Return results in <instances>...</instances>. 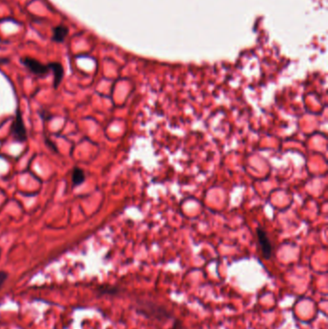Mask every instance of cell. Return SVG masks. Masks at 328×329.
<instances>
[{"instance_id":"cell-3","label":"cell","mask_w":328,"mask_h":329,"mask_svg":"<svg viewBox=\"0 0 328 329\" xmlns=\"http://www.w3.org/2000/svg\"><path fill=\"white\" fill-rule=\"evenodd\" d=\"M21 63L34 75L44 77L48 73L51 72V66L50 63L48 64H42L39 60L31 57H23L21 58Z\"/></svg>"},{"instance_id":"cell-8","label":"cell","mask_w":328,"mask_h":329,"mask_svg":"<svg viewBox=\"0 0 328 329\" xmlns=\"http://www.w3.org/2000/svg\"><path fill=\"white\" fill-rule=\"evenodd\" d=\"M103 294H109V295H117L120 293V288H116V287H106V288H102L100 290Z\"/></svg>"},{"instance_id":"cell-9","label":"cell","mask_w":328,"mask_h":329,"mask_svg":"<svg viewBox=\"0 0 328 329\" xmlns=\"http://www.w3.org/2000/svg\"><path fill=\"white\" fill-rule=\"evenodd\" d=\"M183 329V324L179 319H174L171 327L168 329Z\"/></svg>"},{"instance_id":"cell-2","label":"cell","mask_w":328,"mask_h":329,"mask_svg":"<svg viewBox=\"0 0 328 329\" xmlns=\"http://www.w3.org/2000/svg\"><path fill=\"white\" fill-rule=\"evenodd\" d=\"M10 135L13 137L14 142L19 143V144L25 143L28 138L27 130L25 127L24 121L22 119V113H21V108L19 105L16 108L15 118H14L13 124L10 128Z\"/></svg>"},{"instance_id":"cell-1","label":"cell","mask_w":328,"mask_h":329,"mask_svg":"<svg viewBox=\"0 0 328 329\" xmlns=\"http://www.w3.org/2000/svg\"><path fill=\"white\" fill-rule=\"evenodd\" d=\"M136 311L138 314L144 316L147 320L165 323L170 320H174L173 313L157 302L149 299H141L137 302Z\"/></svg>"},{"instance_id":"cell-6","label":"cell","mask_w":328,"mask_h":329,"mask_svg":"<svg viewBox=\"0 0 328 329\" xmlns=\"http://www.w3.org/2000/svg\"><path fill=\"white\" fill-rule=\"evenodd\" d=\"M85 181H86L85 170L79 166H74L73 169L71 170V187H72V189L82 185L85 183Z\"/></svg>"},{"instance_id":"cell-11","label":"cell","mask_w":328,"mask_h":329,"mask_svg":"<svg viewBox=\"0 0 328 329\" xmlns=\"http://www.w3.org/2000/svg\"><path fill=\"white\" fill-rule=\"evenodd\" d=\"M0 255H1V248H0Z\"/></svg>"},{"instance_id":"cell-5","label":"cell","mask_w":328,"mask_h":329,"mask_svg":"<svg viewBox=\"0 0 328 329\" xmlns=\"http://www.w3.org/2000/svg\"><path fill=\"white\" fill-rule=\"evenodd\" d=\"M50 66L51 72L53 73V88L58 89V87L61 85L65 74L64 66H62L61 63L59 62H51Z\"/></svg>"},{"instance_id":"cell-10","label":"cell","mask_w":328,"mask_h":329,"mask_svg":"<svg viewBox=\"0 0 328 329\" xmlns=\"http://www.w3.org/2000/svg\"><path fill=\"white\" fill-rule=\"evenodd\" d=\"M8 273L6 271H3V270H0V289L3 286V284L5 283V281L7 280L8 278Z\"/></svg>"},{"instance_id":"cell-4","label":"cell","mask_w":328,"mask_h":329,"mask_svg":"<svg viewBox=\"0 0 328 329\" xmlns=\"http://www.w3.org/2000/svg\"><path fill=\"white\" fill-rule=\"evenodd\" d=\"M256 232H257L259 245L261 247L262 255L266 260H269L271 258V255H272V247H271L270 241L267 237V233L261 227H258L256 229Z\"/></svg>"},{"instance_id":"cell-7","label":"cell","mask_w":328,"mask_h":329,"mask_svg":"<svg viewBox=\"0 0 328 329\" xmlns=\"http://www.w3.org/2000/svg\"><path fill=\"white\" fill-rule=\"evenodd\" d=\"M68 33H69V29L67 26L64 24L58 25L54 27L52 30V41L58 42V43L63 42L67 37Z\"/></svg>"}]
</instances>
